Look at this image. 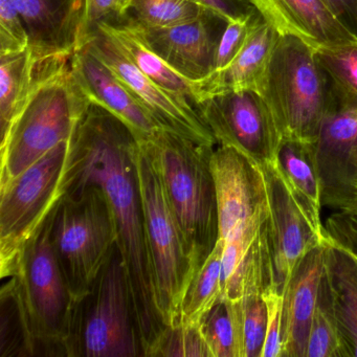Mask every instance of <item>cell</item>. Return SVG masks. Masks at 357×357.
I'll use <instances>...</instances> for the list:
<instances>
[{
	"label": "cell",
	"mask_w": 357,
	"mask_h": 357,
	"mask_svg": "<svg viewBox=\"0 0 357 357\" xmlns=\"http://www.w3.org/2000/svg\"><path fill=\"white\" fill-rule=\"evenodd\" d=\"M139 139L118 116L91 104L70 141L63 191L97 185L105 193L118 229L144 357H152L167 326L156 302L137 170Z\"/></svg>",
	"instance_id": "6da1fadb"
},
{
	"label": "cell",
	"mask_w": 357,
	"mask_h": 357,
	"mask_svg": "<svg viewBox=\"0 0 357 357\" xmlns=\"http://www.w3.org/2000/svg\"><path fill=\"white\" fill-rule=\"evenodd\" d=\"M53 211L17 256L1 267V279H8L3 287L11 292L20 310L29 356H66L76 302L52 243Z\"/></svg>",
	"instance_id": "7a4b0ae2"
},
{
	"label": "cell",
	"mask_w": 357,
	"mask_h": 357,
	"mask_svg": "<svg viewBox=\"0 0 357 357\" xmlns=\"http://www.w3.org/2000/svg\"><path fill=\"white\" fill-rule=\"evenodd\" d=\"M139 142L153 158L185 245L199 269L220 238L211 165L215 146L166 128Z\"/></svg>",
	"instance_id": "3957f363"
},
{
	"label": "cell",
	"mask_w": 357,
	"mask_h": 357,
	"mask_svg": "<svg viewBox=\"0 0 357 357\" xmlns=\"http://www.w3.org/2000/svg\"><path fill=\"white\" fill-rule=\"evenodd\" d=\"M89 105L73 74L70 58L40 62L28 101L0 141V185L70 141Z\"/></svg>",
	"instance_id": "277c9868"
},
{
	"label": "cell",
	"mask_w": 357,
	"mask_h": 357,
	"mask_svg": "<svg viewBox=\"0 0 357 357\" xmlns=\"http://www.w3.org/2000/svg\"><path fill=\"white\" fill-rule=\"evenodd\" d=\"M68 357L144 356L118 244L89 291L75 302Z\"/></svg>",
	"instance_id": "5b68a950"
},
{
	"label": "cell",
	"mask_w": 357,
	"mask_h": 357,
	"mask_svg": "<svg viewBox=\"0 0 357 357\" xmlns=\"http://www.w3.org/2000/svg\"><path fill=\"white\" fill-rule=\"evenodd\" d=\"M116 242L105 193L97 185L66 189L53 211L52 243L75 301L89 291Z\"/></svg>",
	"instance_id": "8992f818"
},
{
	"label": "cell",
	"mask_w": 357,
	"mask_h": 357,
	"mask_svg": "<svg viewBox=\"0 0 357 357\" xmlns=\"http://www.w3.org/2000/svg\"><path fill=\"white\" fill-rule=\"evenodd\" d=\"M263 97L283 139L312 144L335 104L317 52L290 36L278 39Z\"/></svg>",
	"instance_id": "52a82bcc"
},
{
	"label": "cell",
	"mask_w": 357,
	"mask_h": 357,
	"mask_svg": "<svg viewBox=\"0 0 357 357\" xmlns=\"http://www.w3.org/2000/svg\"><path fill=\"white\" fill-rule=\"evenodd\" d=\"M137 164L156 302L167 327H174L181 323V305L198 268L185 245L153 158L139 141Z\"/></svg>",
	"instance_id": "ba28073f"
},
{
	"label": "cell",
	"mask_w": 357,
	"mask_h": 357,
	"mask_svg": "<svg viewBox=\"0 0 357 357\" xmlns=\"http://www.w3.org/2000/svg\"><path fill=\"white\" fill-rule=\"evenodd\" d=\"M70 141L0 185V265L9 264L63 197Z\"/></svg>",
	"instance_id": "9c48e42d"
},
{
	"label": "cell",
	"mask_w": 357,
	"mask_h": 357,
	"mask_svg": "<svg viewBox=\"0 0 357 357\" xmlns=\"http://www.w3.org/2000/svg\"><path fill=\"white\" fill-rule=\"evenodd\" d=\"M197 110L217 145L234 148L260 168L275 164L283 137L262 95L229 91L206 100Z\"/></svg>",
	"instance_id": "30bf717a"
},
{
	"label": "cell",
	"mask_w": 357,
	"mask_h": 357,
	"mask_svg": "<svg viewBox=\"0 0 357 357\" xmlns=\"http://www.w3.org/2000/svg\"><path fill=\"white\" fill-rule=\"evenodd\" d=\"M84 47L116 75L164 128L198 143L217 145L195 106L185 98L162 89L142 73L105 31L98 29Z\"/></svg>",
	"instance_id": "8fae6325"
},
{
	"label": "cell",
	"mask_w": 357,
	"mask_h": 357,
	"mask_svg": "<svg viewBox=\"0 0 357 357\" xmlns=\"http://www.w3.org/2000/svg\"><path fill=\"white\" fill-rule=\"evenodd\" d=\"M213 176L222 241L238 234L257 231L269 216L268 193L262 169L231 147L213 151Z\"/></svg>",
	"instance_id": "7c38bea8"
},
{
	"label": "cell",
	"mask_w": 357,
	"mask_h": 357,
	"mask_svg": "<svg viewBox=\"0 0 357 357\" xmlns=\"http://www.w3.org/2000/svg\"><path fill=\"white\" fill-rule=\"evenodd\" d=\"M313 146L323 206L337 211L357 208V110L334 104Z\"/></svg>",
	"instance_id": "4fadbf2b"
},
{
	"label": "cell",
	"mask_w": 357,
	"mask_h": 357,
	"mask_svg": "<svg viewBox=\"0 0 357 357\" xmlns=\"http://www.w3.org/2000/svg\"><path fill=\"white\" fill-rule=\"evenodd\" d=\"M269 202V231L275 287L284 292L296 265L313 248L327 243L305 217L275 164L262 167Z\"/></svg>",
	"instance_id": "5bb4252c"
},
{
	"label": "cell",
	"mask_w": 357,
	"mask_h": 357,
	"mask_svg": "<svg viewBox=\"0 0 357 357\" xmlns=\"http://www.w3.org/2000/svg\"><path fill=\"white\" fill-rule=\"evenodd\" d=\"M227 24L225 18L208 10L194 22L171 28L131 26L175 72L188 80L200 83L212 74L217 45Z\"/></svg>",
	"instance_id": "9a60e30c"
},
{
	"label": "cell",
	"mask_w": 357,
	"mask_h": 357,
	"mask_svg": "<svg viewBox=\"0 0 357 357\" xmlns=\"http://www.w3.org/2000/svg\"><path fill=\"white\" fill-rule=\"evenodd\" d=\"M280 36L300 39L314 51L357 43L326 0H248Z\"/></svg>",
	"instance_id": "2e32d148"
},
{
	"label": "cell",
	"mask_w": 357,
	"mask_h": 357,
	"mask_svg": "<svg viewBox=\"0 0 357 357\" xmlns=\"http://www.w3.org/2000/svg\"><path fill=\"white\" fill-rule=\"evenodd\" d=\"M70 68L89 103L118 116L139 141L164 128L116 75L89 50L83 47L75 52L70 57Z\"/></svg>",
	"instance_id": "e0dca14e"
},
{
	"label": "cell",
	"mask_w": 357,
	"mask_h": 357,
	"mask_svg": "<svg viewBox=\"0 0 357 357\" xmlns=\"http://www.w3.org/2000/svg\"><path fill=\"white\" fill-rule=\"evenodd\" d=\"M37 61L70 58L78 50L81 0H16Z\"/></svg>",
	"instance_id": "ac0fdd59"
},
{
	"label": "cell",
	"mask_w": 357,
	"mask_h": 357,
	"mask_svg": "<svg viewBox=\"0 0 357 357\" xmlns=\"http://www.w3.org/2000/svg\"><path fill=\"white\" fill-rule=\"evenodd\" d=\"M326 244L305 255L284 290L283 357H306L311 321L325 271Z\"/></svg>",
	"instance_id": "d6986e66"
},
{
	"label": "cell",
	"mask_w": 357,
	"mask_h": 357,
	"mask_svg": "<svg viewBox=\"0 0 357 357\" xmlns=\"http://www.w3.org/2000/svg\"><path fill=\"white\" fill-rule=\"evenodd\" d=\"M279 36L256 12L245 43L233 62L223 72L200 82L204 102L229 91H252L263 96Z\"/></svg>",
	"instance_id": "ffe728a7"
},
{
	"label": "cell",
	"mask_w": 357,
	"mask_h": 357,
	"mask_svg": "<svg viewBox=\"0 0 357 357\" xmlns=\"http://www.w3.org/2000/svg\"><path fill=\"white\" fill-rule=\"evenodd\" d=\"M275 166L315 233L326 240L321 218V178L313 144L283 139Z\"/></svg>",
	"instance_id": "44dd1931"
},
{
	"label": "cell",
	"mask_w": 357,
	"mask_h": 357,
	"mask_svg": "<svg viewBox=\"0 0 357 357\" xmlns=\"http://www.w3.org/2000/svg\"><path fill=\"white\" fill-rule=\"evenodd\" d=\"M99 29L105 31L131 62L156 84L175 95L189 100L196 109L204 102L202 83L188 80L175 72L144 40L139 33L127 22H104ZM198 112V110H197Z\"/></svg>",
	"instance_id": "7402d4cb"
},
{
	"label": "cell",
	"mask_w": 357,
	"mask_h": 357,
	"mask_svg": "<svg viewBox=\"0 0 357 357\" xmlns=\"http://www.w3.org/2000/svg\"><path fill=\"white\" fill-rule=\"evenodd\" d=\"M325 275L331 288L344 357H357V263L327 242Z\"/></svg>",
	"instance_id": "603a6c76"
},
{
	"label": "cell",
	"mask_w": 357,
	"mask_h": 357,
	"mask_svg": "<svg viewBox=\"0 0 357 357\" xmlns=\"http://www.w3.org/2000/svg\"><path fill=\"white\" fill-rule=\"evenodd\" d=\"M39 62L31 50L0 57V131L7 137L31 95Z\"/></svg>",
	"instance_id": "cb8c5ba5"
},
{
	"label": "cell",
	"mask_w": 357,
	"mask_h": 357,
	"mask_svg": "<svg viewBox=\"0 0 357 357\" xmlns=\"http://www.w3.org/2000/svg\"><path fill=\"white\" fill-rule=\"evenodd\" d=\"M223 241L219 238L210 256L194 275L183 305L181 323L185 326L199 325L206 313L221 300V266Z\"/></svg>",
	"instance_id": "d4e9b609"
},
{
	"label": "cell",
	"mask_w": 357,
	"mask_h": 357,
	"mask_svg": "<svg viewBox=\"0 0 357 357\" xmlns=\"http://www.w3.org/2000/svg\"><path fill=\"white\" fill-rule=\"evenodd\" d=\"M208 10L199 0H130L121 20L141 29L171 28L194 22Z\"/></svg>",
	"instance_id": "484cf974"
},
{
	"label": "cell",
	"mask_w": 357,
	"mask_h": 357,
	"mask_svg": "<svg viewBox=\"0 0 357 357\" xmlns=\"http://www.w3.org/2000/svg\"><path fill=\"white\" fill-rule=\"evenodd\" d=\"M315 52L336 105L357 110V43Z\"/></svg>",
	"instance_id": "4316f807"
},
{
	"label": "cell",
	"mask_w": 357,
	"mask_h": 357,
	"mask_svg": "<svg viewBox=\"0 0 357 357\" xmlns=\"http://www.w3.org/2000/svg\"><path fill=\"white\" fill-rule=\"evenodd\" d=\"M229 303L235 321L238 357H261L267 327L264 298L261 294H248Z\"/></svg>",
	"instance_id": "83f0119b"
},
{
	"label": "cell",
	"mask_w": 357,
	"mask_h": 357,
	"mask_svg": "<svg viewBox=\"0 0 357 357\" xmlns=\"http://www.w3.org/2000/svg\"><path fill=\"white\" fill-rule=\"evenodd\" d=\"M306 357H344L334 313L331 288L325 271L311 321Z\"/></svg>",
	"instance_id": "f1b7e54d"
},
{
	"label": "cell",
	"mask_w": 357,
	"mask_h": 357,
	"mask_svg": "<svg viewBox=\"0 0 357 357\" xmlns=\"http://www.w3.org/2000/svg\"><path fill=\"white\" fill-rule=\"evenodd\" d=\"M200 326L213 357H238L235 321L227 301L221 298L206 313Z\"/></svg>",
	"instance_id": "f546056e"
},
{
	"label": "cell",
	"mask_w": 357,
	"mask_h": 357,
	"mask_svg": "<svg viewBox=\"0 0 357 357\" xmlns=\"http://www.w3.org/2000/svg\"><path fill=\"white\" fill-rule=\"evenodd\" d=\"M155 356L213 357L200 324L167 328L152 354Z\"/></svg>",
	"instance_id": "4dcf8cb0"
},
{
	"label": "cell",
	"mask_w": 357,
	"mask_h": 357,
	"mask_svg": "<svg viewBox=\"0 0 357 357\" xmlns=\"http://www.w3.org/2000/svg\"><path fill=\"white\" fill-rule=\"evenodd\" d=\"M130 0H81L78 50L91 40L100 24L119 22L126 14Z\"/></svg>",
	"instance_id": "1f68e13d"
},
{
	"label": "cell",
	"mask_w": 357,
	"mask_h": 357,
	"mask_svg": "<svg viewBox=\"0 0 357 357\" xmlns=\"http://www.w3.org/2000/svg\"><path fill=\"white\" fill-rule=\"evenodd\" d=\"M29 47L28 32L16 0H0V57L24 53Z\"/></svg>",
	"instance_id": "d6a6232c"
},
{
	"label": "cell",
	"mask_w": 357,
	"mask_h": 357,
	"mask_svg": "<svg viewBox=\"0 0 357 357\" xmlns=\"http://www.w3.org/2000/svg\"><path fill=\"white\" fill-rule=\"evenodd\" d=\"M256 12H252L245 17L227 22L217 45L214 66L210 76L223 72L241 51L248 38Z\"/></svg>",
	"instance_id": "836d02e7"
},
{
	"label": "cell",
	"mask_w": 357,
	"mask_h": 357,
	"mask_svg": "<svg viewBox=\"0 0 357 357\" xmlns=\"http://www.w3.org/2000/svg\"><path fill=\"white\" fill-rule=\"evenodd\" d=\"M326 241L357 262V208L336 211L324 223Z\"/></svg>",
	"instance_id": "e575fe53"
},
{
	"label": "cell",
	"mask_w": 357,
	"mask_h": 357,
	"mask_svg": "<svg viewBox=\"0 0 357 357\" xmlns=\"http://www.w3.org/2000/svg\"><path fill=\"white\" fill-rule=\"evenodd\" d=\"M267 308V327L261 357H283L284 292L271 286L263 294Z\"/></svg>",
	"instance_id": "d590c367"
},
{
	"label": "cell",
	"mask_w": 357,
	"mask_h": 357,
	"mask_svg": "<svg viewBox=\"0 0 357 357\" xmlns=\"http://www.w3.org/2000/svg\"><path fill=\"white\" fill-rule=\"evenodd\" d=\"M202 5L225 18L227 22L256 11L248 0H199Z\"/></svg>",
	"instance_id": "8d00e7d4"
},
{
	"label": "cell",
	"mask_w": 357,
	"mask_h": 357,
	"mask_svg": "<svg viewBox=\"0 0 357 357\" xmlns=\"http://www.w3.org/2000/svg\"><path fill=\"white\" fill-rule=\"evenodd\" d=\"M342 26L357 39V0H326Z\"/></svg>",
	"instance_id": "74e56055"
},
{
	"label": "cell",
	"mask_w": 357,
	"mask_h": 357,
	"mask_svg": "<svg viewBox=\"0 0 357 357\" xmlns=\"http://www.w3.org/2000/svg\"><path fill=\"white\" fill-rule=\"evenodd\" d=\"M355 262H356V261H355ZM357 263V262H356Z\"/></svg>",
	"instance_id": "f35d334b"
}]
</instances>
